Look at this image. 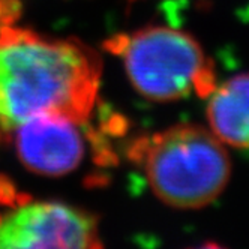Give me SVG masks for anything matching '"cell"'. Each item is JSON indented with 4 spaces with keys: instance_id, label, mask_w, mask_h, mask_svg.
<instances>
[{
    "instance_id": "cell-1",
    "label": "cell",
    "mask_w": 249,
    "mask_h": 249,
    "mask_svg": "<svg viewBox=\"0 0 249 249\" xmlns=\"http://www.w3.org/2000/svg\"><path fill=\"white\" fill-rule=\"evenodd\" d=\"M17 15L14 0H0V140L42 114L86 122L99 90L98 56L80 42L17 26Z\"/></svg>"
},
{
    "instance_id": "cell-2",
    "label": "cell",
    "mask_w": 249,
    "mask_h": 249,
    "mask_svg": "<svg viewBox=\"0 0 249 249\" xmlns=\"http://www.w3.org/2000/svg\"><path fill=\"white\" fill-rule=\"evenodd\" d=\"M131 158L152 192L176 209H201L224 192L231 176L225 144L197 124H177L138 140Z\"/></svg>"
},
{
    "instance_id": "cell-3",
    "label": "cell",
    "mask_w": 249,
    "mask_h": 249,
    "mask_svg": "<svg viewBox=\"0 0 249 249\" xmlns=\"http://www.w3.org/2000/svg\"><path fill=\"white\" fill-rule=\"evenodd\" d=\"M108 48L122 57L135 90L155 102H173L215 89V69L189 33L149 26L114 38Z\"/></svg>"
},
{
    "instance_id": "cell-4",
    "label": "cell",
    "mask_w": 249,
    "mask_h": 249,
    "mask_svg": "<svg viewBox=\"0 0 249 249\" xmlns=\"http://www.w3.org/2000/svg\"><path fill=\"white\" fill-rule=\"evenodd\" d=\"M96 218L60 201L33 200L0 177V249L99 248Z\"/></svg>"
},
{
    "instance_id": "cell-5",
    "label": "cell",
    "mask_w": 249,
    "mask_h": 249,
    "mask_svg": "<svg viewBox=\"0 0 249 249\" xmlns=\"http://www.w3.org/2000/svg\"><path fill=\"white\" fill-rule=\"evenodd\" d=\"M81 123L54 113L21 123L12 131L20 162L32 173L45 177H62L72 173L86 153Z\"/></svg>"
},
{
    "instance_id": "cell-6",
    "label": "cell",
    "mask_w": 249,
    "mask_h": 249,
    "mask_svg": "<svg viewBox=\"0 0 249 249\" xmlns=\"http://www.w3.org/2000/svg\"><path fill=\"white\" fill-rule=\"evenodd\" d=\"M210 131L225 146L249 149V74H239L215 87L209 95Z\"/></svg>"
}]
</instances>
